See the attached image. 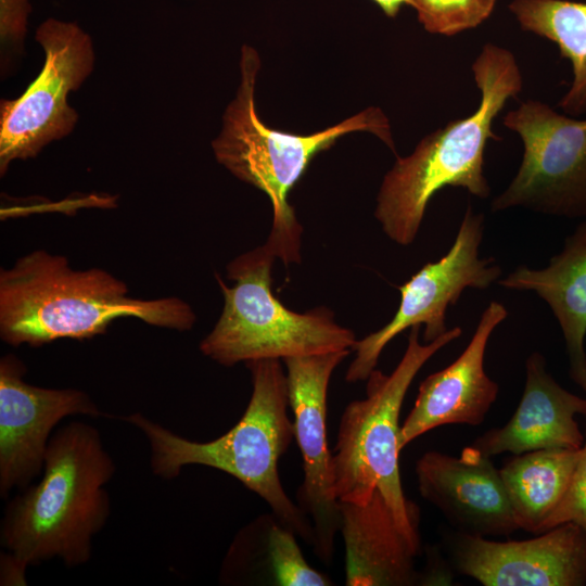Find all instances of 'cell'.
I'll return each instance as SVG.
<instances>
[{"instance_id": "5bb4252c", "label": "cell", "mask_w": 586, "mask_h": 586, "mask_svg": "<svg viewBox=\"0 0 586 586\" xmlns=\"http://www.w3.org/2000/svg\"><path fill=\"white\" fill-rule=\"evenodd\" d=\"M415 469L421 497L458 532L488 537L520 530L500 471L471 445L460 457L426 451Z\"/></svg>"}, {"instance_id": "8fae6325", "label": "cell", "mask_w": 586, "mask_h": 586, "mask_svg": "<svg viewBox=\"0 0 586 586\" xmlns=\"http://www.w3.org/2000/svg\"><path fill=\"white\" fill-rule=\"evenodd\" d=\"M351 349L283 359L294 438L303 458L304 480L297 505L310 519L316 557L330 564L341 527L340 501L334 489L333 454L328 447L327 395L334 369Z\"/></svg>"}, {"instance_id": "5b68a950", "label": "cell", "mask_w": 586, "mask_h": 586, "mask_svg": "<svg viewBox=\"0 0 586 586\" xmlns=\"http://www.w3.org/2000/svg\"><path fill=\"white\" fill-rule=\"evenodd\" d=\"M262 61L257 50L243 44L239 85L212 141L216 161L238 179L262 190L272 207V228L267 244L285 265L301 262L302 227L288 196L311 160L352 132H369L394 153L388 117L370 106L328 128L300 135L270 128L259 117L255 90Z\"/></svg>"}, {"instance_id": "2e32d148", "label": "cell", "mask_w": 586, "mask_h": 586, "mask_svg": "<svg viewBox=\"0 0 586 586\" xmlns=\"http://www.w3.org/2000/svg\"><path fill=\"white\" fill-rule=\"evenodd\" d=\"M586 415V399L562 387L548 372L545 357L532 353L525 362V385L510 420L491 429L471 445L487 457L538 449H581L585 443L576 416Z\"/></svg>"}, {"instance_id": "44dd1931", "label": "cell", "mask_w": 586, "mask_h": 586, "mask_svg": "<svg viewBox=\"0 0 586 586\" xmlns=\"http://www.w3.org/2000/svg\"><path fill=\"white\" fill-rule=\"evenodd\" d=\"M509 10L520 27L550 40L571 62L572 82L559 101L564 113H586V2L512 0Z\"/></svg>"}, {"instance_id": "6da1fadb", "label": "cell", "mask_w": 586, "mask_h": 586, "mask_svg": "<svg viewBox=\"0 0 586 586\" xmlns=\"http://www.w3.org/2000/svg\"><path fill=\"white\" fill-rule=\"evenodd\" d=\"M115 471L97 428L81 421L59 428L49 441L40 481L4 509L1 585H25L28 566L52 559L68 568L86 564L111 514L105 485Z\"/></svg>"}, {"instance_id": "3957f363", "label": "cell", "mask_w": 586, "mask_h": 586, "mask_svg": "<svg viewBox=\"0 0 586 586\" xmlns=\"http://www.w3.org/2000/svg\"><path fill=\"white\" fill-rule=\"evenodd\" d=\"M471 68L481 94L475 111L423 137L409 155L397 156L381 182L374 217L399 245L416 240L429 202L445 187L462 188L479 199L491 194L485 149L497 138L495 118L522 91L523 77L513 53L492 42L482 47Z\"/></svg>"}, {"instance_id": "30bf717a", "label": "cell", "mask_w": 586, "mask_h": 586, "mask_svg": "<svg viewBox=\"0 0 586 586\" xmlns=\"http://www.w3.org/2000/svg\"><path fill=\"white\" fill-rule=\"evenodd\" d=\"M484 234V215L466 208L458 232L448 252L428 263L402 284L399 307L392 320L380 330L356 342V352L345 380L366 381L375 369L384 347L399 333L423 326V340L432 342L444 334L447 308L456 304L468 288L485 290L501 276L494 257L482 258L480 246Z\"/></svg>"}, {"instance_id": "ffe728a7", "label": "cell", "mask_w": 586, "mask_h": 586, "mask_svg": "<svg viewBox=\"0 0 586 586\" xmlns=\"http://www.w3.org/2000/svg\"><path fill=\"white\" fill-rule=\"evenodd\" d=\"M581 449H538L515 455L499 471L520 530L544 533L561 501Z\"/></svg>"}, {"instance_id": "7c38bea8", "label": "cell", "mask_w": 586, "mask_h": 586, "mask_svg": "<svg viewBox=\"0 0 586 586\" xmlns=\"http://www.w3.org/2000/svg\"><path fill=\"white\" fill-rule=\"evenodd\" d=\"M15 355L0 360V496L24 489L42 473L53 429L68 416H102L92 398L77 388H48L24 380Z\"/></svg>"}, {"instance_id": "8992f818", "label": "cell", "mask_w": 586, "mask_h": 586, "mask_svg": "<svg viewBox=\"0 0 586 586\" xmlns=\"http://www.w3.org/2000/svg\"><path fill=\"white\" fill-rule=\"evenodd\" d=\"M420 328H410L406 351L392 373L374 369L366 380V397L345 407L333 454L339 501L365 504L378 489L402 532L419 550V509L406 498L400 482L399 413L419 370L462 334L460 327H454L434 341L421 344Z\"/></svg>"}, {"instance_id": "7402d4cb", "label": "cell", "mask_w": 586, "mask_h": 586, "mask_svg": "<svg viewBox=\"0 0 586 586\" xmlns=\"http://www.w3.org/2000/svg\"><path fill=\"white\" fill-rule=\"evenodd\" d=\"M497 0H408L424 30L455 36L484 23Z\"/></svg>"}, {"instance_id": "4fadbf2b", "label": "cell", "mask_w": 586, "mask_h": 586, "mask_svg": "<svg viewBox=\"0 0 586 586\" xmlns=\"http://www.w3.org/2000/svg\"><path fill=\"white\" fill-rule=\"evenodd\" d=\"M450 555L460 574L484 586L586 585V533L571 522L525 540L458 532Z\"/></svg>"}, {"instance_id": "52a82bcc", "label": "cell", "mask_w": 586, "mask_h": 586, "mask_svg": "<svg viewBox=\"0 0 586 586\" xmlns=\"http://www.w3.org/2000/svg\"><path fill=\"white\" fill-rule=\"evenodd\" d=\"M265 243L232 259L227 285L217 275L224 296L221 315L201 341L202 354L217 364L280 359L353 349L355 333L336 323L327 307L305 313L286 308L271 292V267L276 259Z\"/></svg>"}, {"instance_id": "ac0fdd59", "label": "cell", "mask_w": 586, "mask_h": 586, "mask_svg": "<svg viewBox=\"0 0 586 586\" xmlns=\"http://www.w3.org/2000/svg\"><path fill=\"white\" fill-rule=\"evenodd\" d=\"M508 290L531 291L550 307L565 344L571 380L586 392V217L562 250L540 269L524 265L498 280Z\"/></svg>"}, {"instance_id": "cb8c5ba5", "label": "cell", "mask_w": 586, "mask_h": 586, "mask_svg": "<svg viewBox=\"0 0 586 586\" xmlns=\"http://www.w3.org/2000/svg\"><path fill=\"white\" fill-rule=\"evenodd\" d=\"M569 522L578 525L586 533V437L569 486L546 521L544 532Z\"/></svg>"}, {"instance_id": "603a6c76", "label": "cell", "mask_w": 586, "mask_h": 586, "mask_svg": "<svg viewBox=\"0 0 586 586\" xmlns=\"http://www.w3.org/2000/svg\"><path fill=\"white\" fill-rule=\"evenodd\" d=\"M30 0H0L1 75L7 76L23 55Z\"/></svg>"}, {"instance_id": "d6986e66", "label": "cell", "mask_w": 586, "mask_h": 586, "mask_svg": "<svg viewBox=\"0 0 586 586\" xmlns=\"http://www.w3.org/2000/svg\"><path fill=\"white\" fill-rule=\"evenodd\" d=\"M226 585L329 586L328 575L305 560L296 534L272 512L241 528L221 563Z\"/></svg>"}, {"instance_id": "e0dca14e", "label": "cell", "mask_w": 586, "mask_h": 586, "mask_svg": "<svg viewBox=\"0 0 586 586\" xmlns=\"http://www.w3.org/2000/svg\"><path fill=\"white\" fill-rule=\"evenodd\" d=\"M345 547V585L425 584L416 570L417 549L402 532L392 509L375 489L365 504L340 501Z\"/></svg>"}, {"instance_id": "7a4b0ae2", "label": "cell", "mask_w": 586, "mask_h": 586, "mask_svg": "<svg viewBox=\"0 0 586 586\" xmlns=\"http://www.w3.org/2000/svg\"><path fill=\"white\" fill-rule=\"evenodd\" d=\"M132 317L157 328L190 330L196 316L183 300H142L101 268L75 270L65 256L36 250L0 270V336L20 346L86 340Z\"/></svg>"}, {"instance_id": "d4e9b609", "label": "cell", "mask_w": 586, "mask_h": 586, "mask_svg": "<svg viewBox=\"0 0 586 586\" xmlns=\"http://www.w3.org/2000/svg\"><path fill=\"white\" fill-rule=\"evenodd\" d=\"M387 17H396L404 5H409L408 0H371Z\"/></svg>"}, {"instance_id": "9a60e30c", "label": "cell", "mask_w": 586, "mask_h": 586, "mask_svg": "<svg viewBox=\"0 0 586 586\" xmlns=\"http://www.w3.org/2000/svg\"><path fill=\"white\" fill-rule=\"evenodd\" d=\"M507 316L505 305L491 302L460 356L421 382L413 407L400 426V449L437 426H476L485 420L498 395L497 383L484 369L485 351L492 333Z\"/></svg>"}, {"instance_id": "9c48e42d", "label": "cell", "mask_w": 586, "mask_h": 586, "mask_svg": "<svg viewBox=\"0 0 586 586\" xmlns=\"http://www.w3.org/2000/svg\"><path fill=\"white\" fill-rule=\"evenodd\" d=\"M523 143L520 167L491 203L492 212L521 207L547 216L586 217V118L528 99L502 119Z\"/></svg>"}, {"instance_id": "277c9868", "label": "cell", "mask_w": 586, "mask_h": 586, "mask_svg": "<svg viewBox=\"0 0 586 586\" xmlns=\"http://www.w3.org/2000/svg\"><path fill=\"white\" fill-rule=\"evenodd\" d=\"M253 392L241 419L228 432L209 442H195L135 412L123 417L145 436L150 468L163 480L178 477L186 466H205L222 471L262 497L271 512L296 536L314 546L310 519L284 492L278 461L294 438V423L288 415L286 373L280 359L245 364Z\"/></svg>"}, {"instance_id": "ba28073f", "label": "cell", "mask_w": 586, "mask_h": 586, "mask_svg": "<svg viewBox=\"0 0 586 586\" xmlns=\"http://www.w3.org/2000/svg\"><path fill=\"white\" fill-rule=\"evenodd\" d=\"M43 65L26 90L0 102V175L11 163L36 157L48 144L69 136L78 113L68 104L94 68L90 35L78 23L54 17L36 29Z\"/></svg>"}]
</instances>
